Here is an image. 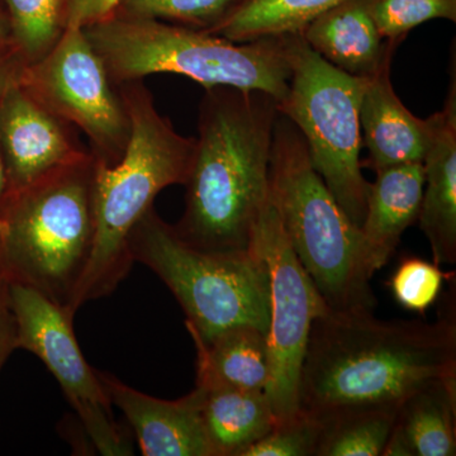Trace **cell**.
<instances>
[{
	"instance_id": "obj_9",
	"label": "cell",
	"mask_w": 456,
	"mask_h": 456,
	"mask_svg": "<svg viewBox=\"0 0 456 456\" xmlns=\"http://www.w3.org/2000/svg\"><path fill=\"white\" fill-rule=\"evenodd\" d=\"M18 83L51 113L79 127L94 158L108 165L121 159L130 137V118L83 27L66 26L46 55L26 62Z\"/></svg>"
},
{
	"instance_id": "obj_28",
	"label": "cell",
	"mask_w": 456,
	"mask_h": 456,
	"mask_svg": "<svg viewBox=\"0 0 456 456\" xmlns=\"http://www.w3.org/2000/svg\"><path fill=\"white\" fill-rule=\"evenodd\" d=\"M12 281L0 264V373L12 354L18 350L17 323L12 305Z\"/></svg>"
},
{
	"instance_id": "obj_12",
	"label": "cell",
	"mask_w": 456,
	"mask_h": 456,
	"mask_svg": "<svg viewBox=\"0 0 456 456\" xmlns=\"http://www.w3.org/2000/svg\"><path fill=\"white\" fill-rule=\"evenodd\" d=\"M66 125L18 79L5 89L0 97V147L7 167L8 197L88 154Z\"/></svg>"
},
{
	"instance_id": "obj_7",
	"label": "cell",
	"mask_w": 456,
	"mask_h": 456,
	"mask_svg": "<svg viewBox=\"0 0 456 456\" xmlns=\"http://www.w3.org/2000/svg\"><path fill=\"white\" fill-rule=\"evenodd\" d=\"M128 251L169 288L191 338L208 341L242 325L268 335L269 272L259 237L251 253H207L183 241L152 207L132 230Z\"/></svg>"
},
{
	"instance_id": "obj_13",
	"label": "cell",
	"mask_w": 456,
	"mask_h": 456,
	"mask_svg": "<svg viewBox=\"0 0 456 456\" xmlns=\"http://www.w3.org/2000/svg\"><path fill=\"white\" fill-rule=\"evenodd\" d=\"M112 406L127 419L145 456H213L202 417L200 387L175 401L151 397L97 370Z\"/></svg>"
},
{
	"instance_id": "obj_21",
	"label": "cell",
	"mask_w": 456,
	"mask_h": 456,
	"mask_svg": "<svg viewBox=\"0 0 456 456\" xmlns=\"http://www.w3.org/2000/svg\"><path fill=\"white\" fill-rule=\"evenodd\" d=\"M342 2L345 0H241L208 32L235 42L301 35L312 20Z\"/></svg>"
},
{
	"instance_id": "obj_6",
	"label": "cell",
	"mask_w": 456,
	"mask_h": 456,
	"mask_svg": "<svg viewBox=\"0 0 456 456\" xmlns=\"http://www.w3.org/2000/svg\"><path fill=\"white\" fill-rule=\"evenodd\" d=\"M94 176L88 152L11 194L0 211V264L9 279L64 308L94 241Z\"/></svg>"
},
{
	"instance_id": "obj_24",
	"label": "cell",
	"mask_w": 456,
	"mask_h": 456,
	"mask_svg": "<svg viewBox=\"0 0 456 456\" xmlns=\"http://www.w3.org/2000/svg\"><path fill=\"white\" fill-rule=\"evenodd\" d=\"M241 0H122L114 14L164 20L208 31Z\"/></svg>"
},
{
	"instance_id": "obj_4",
	"label": "cell",
	"mask_w": 456,
	"mask_h": 456,
	"mask_svg": "<svg viewBox=\"0 0 456 456\" xmlns=\"http://www.w3.org/2000/svg\"><path fill=\"white\" fill-rule=\"evenodd\" d=\"M84 32L116 86L175 74L204 89L260 90L279 103L292 75L294 35L235 42L204 29L118 14Z\"/></svg>"
},
{
	"instance_id": "obj_20",
	"label": "cell",
	"mask_w": 456,
	"mask_h": 456,
	"mask_svg": "<svg viewBox=\"0 0 456 456\" xmlns=\"http://www.w3.org/2000/svg\"><path fill=\"white\" fill-rule=\"evenodd\" d=\"M397 422L416 456L456 455V379L436 380L401 404Z\"/></svg>"
},
{
	"instance_id": "obj_18",
	"label": "cell",
	"mask_w": 456,
	"mask_h": 456,
	"mask_svg": "<svg viewBox=\"0 0 456 456\" xmlns=\"http://www.w3.org/2000/svg\"><path fill=\"white\" fill-rule=\"evenodd\" d=\"M197 386L266 392L272 378L268 335L257 327H231L208 341L193 338Z\"/></svg>"
},
{
	"instance_id": "obj_23",
	"label": "cell",
	"mask_w": 456,
	"mask_h": 456,
	"mask_svg": "<svg viewBox=\"0 0 456 456\" xmlns=\"http://www.w3.org/2000/svg\"><path fill=\"white\" fill-rule=\"evenodd\" d=\"M13 41L27 64L46 55L65 29L66 0H3Z\"/></svg>"
},
{
	"instance_id": "obj_1",
	"label": "cell",
	"mask_w": 456,
	"mask_h": 456,
	"mask_svg": "<svg viewBox=\"0 0 456 456\" xmlns=\"http://www.w3.org/2000/svg\"><path fill=\"white\" fill-rule=\"evenodd\" d=\"M445 379H456L454 305L435 322L330 310L312 325L299 410L321 417L342 408L401 407L422 387Z\"/></svg>"
},
{
	"instance_id": "obj_2",
	"label": "cell",
	"mask_w": 456,
	"mask_h": 456,
	"mask_svg": "<svg viewBox=\"0 0 456 456\" xmlns=\"http://www.w3.org/2000/svg\"><path fill=\"white\" fill-rule=\"evenodd\" d=\"M278 101L260 90L206 89L184 213L175 228L198 250L246 254L270 197V160Z\"/></svg>"
},
{
	"instance_id": "obj_5",
	"label": "cell",
	"mask_w": 456,
	"mask_h": 456,
	"mask_svg": "<svg viewBox=\"0 0 456 456\" xmlns=\"http://www.w3.org/2000/svg\"><path fill=\"white\" fill-rule=\"evenodd\" d=\"M269 183L285 235L330 310L373 311V274L362 231L314 169L301 132L281 112Z\"/></svg>"
},
{
	"instance_id": "obj_15",
	"label": "cell",
	"mask_w": 456,
	"mask_h": 456,
	"mask_svg": "<svg viewBox=\"0 0 456 456\" xmlns=\"http://www.w3.org/2000/svg\"><path fill=\"white\" fill-rule=\"evenodd\" d=\"M359 117L362 146L368 150L362 167L377 171L424 161L432 137L431 117L419 118L404 107L393 89L391 65L369 77Z\"/></svg>"
},
{
	"instance_id": "obj_25",
	"label": "cell",
	"mask_w": 456,
	"mask_h": 456,
	"mask_svg": "<svg viewBox=\"0 0 456 456\" xmlns=\"http://www.w3.org/2000/svg\"><path fill=\"white\" fill-rule=\"evenodd\" d=\"M370 13L383 40L398 47L428 20L456 22V0H370Z\"/></svg>"
},
{
	"instance_id": "obj_31",
	"label": "cell",
	"mask_w": 456,
	"mask_h": 456,
	"mask_svg": "<svg viewBox=\"0 0 456 456\" xmlns=\"http://www.w3.org/2000/svg\"><path fill=\"white\" fill-rule=\"evenodd\" d=\"M382 456H416L412 444L408 440L406 432L395 419L386 446H384Z\"/></svg>"
},
{
	"instance_id": "obj_22",
	"label": "cell",
	"mask_w": 456,
	"mask_h": 456,
	"mask_svg": "<svg viewBox=\"0 0 456 456\" xmlns=\"http://www.w3.org/2000/svg\"><path fill=\"white\" fill-rule=\"evenodd\" d=\"M399 407L342 408L317 417L322 424L316 456H382Z\"/></svg>"
},
{
	"instance_id": "obj_10",
	"label": "cell",
	"mask_w": 456,
	"mask_h": 456,
	"mask_svg": "<svg viewBox=\"0 0 456 456\" xmlns=\"http://www.w3.org/2000/svg\"><path fill=\"white\" fill-rule=\"evenodd\" d=\"M257 237L269 272L272 378L266 395L279 425L299 412V383L312 325L330 307L294 253L270 197L257 222Z\"/></svg>"
},
{
	"instance_id": "obj_30",
	"label": "cell",
	"mask_w": 456,
	"mask_h": 456,
	"mask_svg": "<svg viewBox=\"0 0 456 456\" xmlns=\"http://www.w3.org/2000/svg\"><path fill=\"white\" fill-rule=\"evenodd\" d=\"M25 65V57L18 50L16 45H12L8 49L0 51V97L5 89L18 79Z\"/></svg>"
},
{
	"instance_id": "obj_33",
	"label": "cell",
	"mask_w": 456,
	"mask_h": 456,
	"mask_svg": "<svg viewBox=\"0 0 456 456\" xmlns=\"http://www.w3.org/2000/svg\"><path fill=\"white\" fill-rule=\"evenodd\" d=\"M9 194V179L7 167H5L4 155H3L2 147H0V211L4 206Z\"/></svg>"
},
{
	"instance_id": "obj_14",
	"label": "cell",
	"mask_w": 456,
	"mask_h": 456,
	"mask_svg": "<svg viewBox=\"0 0 456 456\" xmlns=\"http://www.w3.org/2000/svg\"><path fill=\"white\" fill-rule=\"evenodd\" d=\"M445 104L432 114V137L424 159L425 188L419 224L434 263H456V70L452 60Z\"/></svg>"
},
{
	"instance_id": "obj_16",
	"label": "cell",
	"mask_w": 456,
	"mask_h": 456,
	"mask_svg": "<svg viewBox=\"0 0 456 456\" xmlns=\"http://www.w3.org/2000/svg\"><path fill=\"white\" fill-rule=\"evenodd\" d=\"M375 174L360 226L373 275L391 259L404 231L419 220L425 188L424 163L395 165Z\"/></svg>"
},
{
	"instance_id": "obj_27",
	"label": "cell",
	"mask_w": 456,
	"mask_h": 456,
	"mask_svg": "<svg viewBox=\"0 0 456 456\" xmlns=\"http://www.w3.org/2000/svg\"><path fill=\"white\" fill-rule=\"evenodd\" d=\"M321 431L320 419L299 410L296 417L275 426L241 456H316Z\"/></svg>"
},
{
	"instance_id": "obj_17",
	"label": "cell",
	"mask_w": 456,
	"mask_h": 456,
	"mask_svg": "<svg viewBox=\"0 0 456 456\" xmlns=\"http://www.w3.org/2000/svg\"><path fill=\"white\" fill-rule=\"evenodd\" d=\"M301 35L329 64L354 77H373L391 65L397 49L378 31L370 0H345L312 20Z\"/></svg>"
},
{
	"instance_id": "obj_32",
	"label": "cell",
	"mask_w": 456,
	"mask_h": 456,
	"mask_svg": "<svg viewBox=\"0 0 456 456\" xmlns=\"http://www.w3.org/2000/svg\"><path fill=\"white\" fill-rule=\"evenodd\" d=\"M12 45L16 44H14L13 35H12L8 14L0 12V51L8 49Z\"/></svg>"
},
{
	"instance_id": "obj_34",
	"label": "cell",
	"mask_w": 456,
	"mask_h": 456,
	"mask_svg": "<svg viewBox=\"0 0 456 456\" xmlns=\"http://www.w3.org/2000/svg\"><path fill=\"white\" fill-rule=\"evenodd\" d=\"M5 230V222L3 220L2 217H0V235H2L3 232H4Z\"/></svg>"
},
{
	"instance_id": "obj_11",
	"label": "cell",
	"mask_w": 456,
	"mask_h": 456,
	"mask_svg": "<svg viewBox=\"0 0 456 456\" xmlns=\"http://www.w3.org/2000/svg\"><path fill=\"white\" fill-rule=\"evenodd\" d=\"M11 290L18 349L29 351L46 365L102 455H131L130 440L114 419L97 370L77 344L74 314L25 284L12 281Z\"/></svg>"
},
{
	"instance_id": "obj_26",
	"label": "cell",
	"mask_w": 456,
	"mask_h": 456,
	"mask_svg": "<svg viewBox=\"0 0 456 456\" xmlns=\"http://www.w3.org/2000/svg\"><path fill=\"white\" fill-rule=\"evenodd\" d=\"M454 274L444 273L439 264L417 256L403 257L389 281V289L404 310L425 314L443 292L444 283Z\"/></svg>"
},
{
	"instance_id": "obj_19",
	"label": "cell",
	"mask_w": 456,
	"mask_h": 456,
	"mask_svg": "<svg viewBox=\"0 0 456 456\" xmlns=\"http://www.w3.org/2000/svg\"><path fill=\"white\" fill-rule=\"evenodd\" d=\"M198 387L203 391V424L213 456H241L277 426L266 392Z\"/></svg>"
},
{
	"instance_id": "obj_8",
	"label": "cell",
	"mask_w": 456,
	"mask_h": 456,
	"mask_svg": "<svg viewBox=\"0 0 456 456\" xmlns=\"http://www.w3.org/2000/svg\"><path fill=\"white\" fill-rule=\"evenodd\" d=\"M292 75L279 112L301 132L312 164L356 226L367 211L370 183L362 175L360 102L369 77L335 68L308 46L292 41Z\"/></svg>"
},
{
	"instance_id": "obj_3",
	"label": "cell",
	"mask_w": 456,
	"mask_h": 456,
	"mask_svg": "<svg viewBox=\"0 0 456 456\" xmlns=\"http://www.w3.org/2000/svg\"><path fill=\"white\" fill-rule=\"evenodd\" d=\"M130 137L121 159L108 165L95 160L94 241L86 268L66 310L108 296L130 272L128 237L151 209L163 189L184 185L193 161L196 139L182 136L161 116L141 80L119 84Z\"/></svg>"
},
{
	"instance_id": "obj_29",
	"label": "cell",
	"mask_w": 456,
	"mask_h": 456,
	"mask_svg": "<svg viewBox=\"0 0 456 456\" xmlns=\"http://www.w3.org/2000/svg\"><path fill=\"white\" fill-rule=\"evenodd\" d=\"M122 0H66L65 27L90 25L113 16Z\"/></svg>"
}]
</instances>
